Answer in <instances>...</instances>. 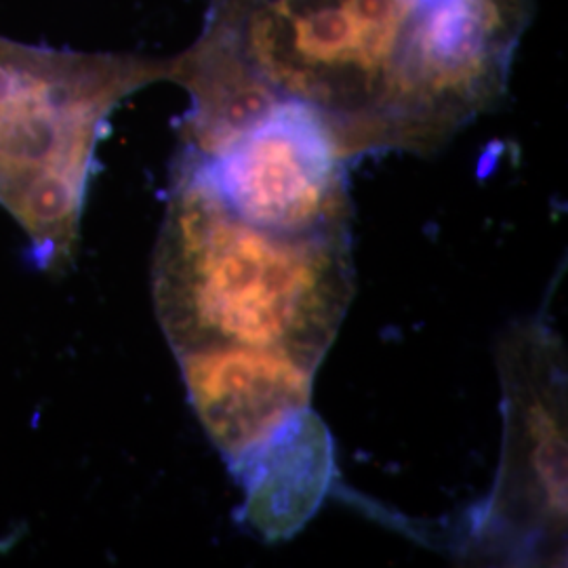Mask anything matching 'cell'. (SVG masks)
Wrapping results in <instances>:
<instances>
[{
	"mask_svg": "<svg viewBox=\"0 0 568 568\" xmlns=\"http://www.w3.org/2000/svg\"><path fill=\"white\" fill-rule=\"evenodd\" d=\"M230 469L246 493L244 520L267 539L291 537L321 508L331 485L328 429L312 410H305Z\"/></svg>",
	"mask_w": 568,
	"mask_h": 568,
	"instance_id": "cell-7",
	"label": "cell"
},
{
	"mask_svg": "<svg viewBox=\"0 0 568 568\" xmlns=\"http://www.w3.org/2000/svg\"><path fill=\"white\" fill-rule=\"evenodd\" d=\"M206 436L236 466L312 403L318 366L283 349L209 345L175 354Z\"/></svg>",
	"mask_w": 568,
	"mask_h": 568,
	"instance_id": "cell-6",
	"label": "cell"
},
{
	"mask_svg": "<svg viewBox=\"0 0 568 568\" xmlns=\"http://www.w3.org/2000/svg\"><path fill=\"white\" fill-rule=\"evenodd\" d=\"M169 74L171 58L55 51L0 37V204L28 234L42 272L74 264L103 124Z\"/></svg>",
	"mask_w": 568,
	"mask_h": 568,
	"instance_id": "cell-3",
	"label": "cell"
},
{
	"mask_svg": "<svg viewBox=\"0 0 568 568\" xmlns=\"http://www.w3.org/2000/svg\"><path fill=\"white\" fill-rule=\"evenodd\" d=\"M506 445L476 541L518 560H558L567 532V373L541 325L511 328L499 347Z\"/></svg>",
	"mask_w": 568,
	"mask_h": 568,
	"instance_id": "cell-4",
	"label": "cell"
},
{
	"mask_svg": "<svg viewBox=\"0 0 568 568\" xmlns=\"http://www.w3.org/2000/svg\"><path fill=\"white\" fill-rule=\"evenodd\" d=\"M352 295L349 230L251 224L178 156L154 253V305L173 354L251 345L318 366Z\"/></svg>",
	"mask_w": 568,
	"mask_h": 568,
	"instance_id": "cell-2",
	"label": "cell"
},
{
	"mask_svg": "<svg viewBox=\"0 0 568 568\" xmlns=\"http://www.w3.org/2000/svg\"><path fill=\"white\" fill-rule=\"evenodd\" d=\"M180 156L251 224L293 234L349 230L344 156L304 103H272L203 150L182 145Z\"/></svg>",
	"mask_w": 568,
	"mask_h": 568,
	"instance_id": "cell-5",
	"label": "cell"
},
{
	"mask_svg": "<svg viewBox=\"0 0 568 568\" xmlns=\"http://www.w3.org/2000/svg\"><path fill=\"white\" fill-rule=\"evenodd\" d=\"M532 0H209L171 58L190 93L182 142L206 148L272 103L325 124L345 163L429 154L508 91Z\"/></svg>",
	"mask_w": 568,
	"mask_h": 568,
	"instance_id": "cell-1",
	"label": "cell"
}]
</instances>
